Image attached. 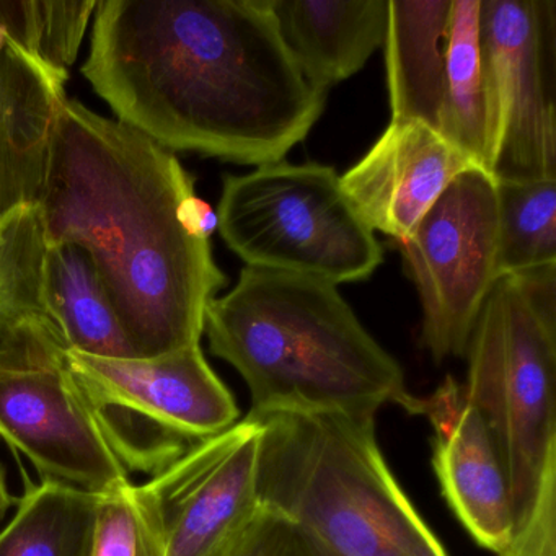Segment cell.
I'll return each instance as SVG.
<instances>
[{"label":"cell","instance_id":"44dd1931","mask_svg":"<svg viewBox=\"0 0 556 556\" xmlns=\"http://www.w3.org/2000/svg\"><path fill=\"white\" fill-rule=\"evenodd\" d=\"M96 8L93 0L0 2V27L41 63L67 73Z\"/></svg>","mask_w":556,"mask_h":556},{"label":"cell","instance_id":"ac0fdd59","mask_svg":"<svg viewBox=\"0 0 556 556\" xmlns=\"http://www.w3.org/2000/svg\"><path fill=\"white\" fill-rule=\"evenodd\" d=\"M41 292L71 351L116 359L136 357L86 249L76 243L47 242Z\"/></svg>","mask_w":556,"mask_h":556},{"label":"cell","instance_id":"5bb4252c","mask_svg":"<svg viewBox=\"0 0 556 556\" xmlns=\"http://www.w3.org/2000/svg\"><path fill=\"white\" fill-rule=\"evenodd\" d=\"M67 79L0 27V219L37 201Z\"/></svg>","mask_w":556,"mask_h":556},{"label":"cell","instance_id":"e0dca14e","mask_svg":"<svg viewBox=\"0 0 556 556\" xmlns=\"http://www.w3.org/2000/svg\"><path fill=\"white\" fill-rule=\"evenodd\" d=\"M438 132L491 174L494 122L481 47L480 0H452Z\"/></svg>","mask_w":556,"mask_h":556},{"label":"cell","instance_id":"2e32d148","mask_svg":"<svg viewBox=\"0 0 556 556\" xmlns=\"http://www.w3.org/2000/svg\"><path fill=\"white\" fill-rule=\"evenodd\" d=\"M452 0H389L386 70L395 122L438 131Z\"/></svg>","mask_w":556,"mask_h":556},{"label":"cell","instance_id":"ba28073f","mask_svg":"<svg viewBox=\"0 0 556 556\" xmlns=\"http://www.w3.org/2000/svg\"><path fill=\"white\" fill-rule=\"evenodd\" d=\"M48 314L0 318V435L43 480L103 494L128 483L70 366Z\"/></svg>","mask_w":556,"mask_h":556},{"label":"cell","instance_id":"6da1fadb","mask_svg":"<svg viewBox=\"0 0 556 556\" xmlns=\"http://www.w3.org/2000/svg\"><path fill=\"white\" fill-rule=\"evenodd\" d=\"M83 74L118 122L162 148L255 167L285 161L327 103L271 0H102Z\"/></svg>","mask_w":556,"mask_h":556},{"label":"cell","instance_id":"52a82bcc","mask_svg":"<svg viewBox=\"0 0 556 556\" xmlns=\"http://www.w3.org/2000/svg\"><path fill=\"white\" fill-rule=\"evenodd\" d=\"M70 366L128 473L154 477L239 419L232 393L207 363L201 344L126 359L70 351Z\"/></svg>","mask_w":556,"mask_h":556},{"label":"cell","instance_id":"4fadbf2b","mask_svg":"<svg viewBox=\"0 0 556 556\" xmlns=\"http://www.w3.org/2000/svg\"><path fill=\"white\" fill-rule=\"evenodd\" d=\"M471 167L478 165L435 129L392 119L340 181L364 223L400 243L408 239L451 181Z\"/></svg>","mask_w":556,"mask_h":556},{"label":"cell","instance_id":"7c38bea8","mask_svg":"<svg viewBox=\"0 0 556 556\" xmlns=\"http://www.w3.org/2000/svg\"><path fill=\"white\" fill-rule=\"evenodd\" d=\"M409 413L434 429L432 467L442 496L483 548L500 553L514 530L506 470L484 416L467 402L454 377L429 396H415Z\"/></svg>","mask_w":556,"mask_h":556},{"label":"cell","instance_id":"8fae6325","mask_svg":"<svg viewBox=\"0 0 556 556\" xmlns=\"http://www.w3.org/2000/svg\"><path fill=\"white\" fill-rule=\"evenodd\" d=\"M260 434L247 416L139 484L165 556H227L260 509Z\"/></svg>","mask_w":556,"mask_h":556},{"label":"cell","instance_id":"9a60e30c","mask_svg":"<svg viewBox=\"0 0 556 556\" xmlns=\"http://www.w3.org/2000/svg\"><path fill=\"white\" fill-rule=\"evenodd\" d=\"M271 11L302 76L328 93L382 47L389 0H271Z\"/></svg>","mask_w":556,"mask_h":556},{"label":"cell","instance_id":"d4e9b609","mask_svg":"<svg viewBox=\"0 0 556 556\" xmlns=\"http://www.w3.org/2000/svg\"><path fill=\"white\" fill-rule=\"evenodd\" d=\"M18 497L9 490L8 471L0 465V527L4 523L5 517L11 513L12 507L17 506Z\"/></svg>","mask_w":556,"mask_h":556},{"label":"cell","instance_id":"603a6c76","mask_svg":"<svg viewBox=\"0 0 556 556\" xmlns=\"http://www.w3.org/2000/svg\"><path fill=\"white\" fill-rule=\"evenodd\" d=\"M227 556H341L298 523L260 507Z\"/></svg>","mask_w":556,"mask_h":556},{"label":"cell","instance_id":"9c48e42d","mask_svg":"<svg viewBox=\"0 0 556 556\" xmlns=\"http://www.w3.org/2000/svg\"><path fill=\"white\" fill-rule=\"evenodd\" d=\"M422 311L421 343L435 364L465 356L484 299L500 278L493 175L467 168L399 243Z\"/></svg>","mask_w":556,"mask_h":556},{"label":"cell","instance_id":"30bf717a","mask_svg":"<svg viewBox=\"0 0 556 556\" xmlns=\"http://www.w3.org/2000/svg\"><path fill=\"white\" fill-rule=\"evenodd\" d=\"M496 181L556 180V2L480 0Z\"/></svg>","mask_w":556,"mask_h":556},{"label":"cell","instance_id":"3957f363","mask_svg":"<svg viewBox=\"0 0 556 556\" xmlns=\"http://www.w3.org/2000/svg\"><path fill=\"white\" fill-rule=\"evenodd\" d=\"M203 334L249 386V415L412 408L400 364L324 279L245 266L207 304Z\"/></svg>","mask_w":556,"mask_h":556},{"label":"cell","instance_id":"d6986e66","mask_svg":"<svg viewBox=\"0 0 556 556\" xmlns=\"http://www.w3.org/2000/svg\"><path fill=\"white\" fill-rule=\"evenodd\" d=\"M97 496L51 480L31 484L0 529V556H89Z\"/></svg>","mask_w":556,"mask_h":556},{"label":"cell","instance_id":"277c9868","mask_svg":"<svg viewBox=\"0 0 556 556\" xmlns=\"http://www.w3.org/2000/svg\"><path fill=\"white\" fill-rule=\"evenodd\" d=\"M262 426V509L308 530L341 556H448L383 458L376 416L249 415Z\"/></svg>","mask_w":556,"mask_h":556},{"label":"cell","instance_id":"7402d4cb","mask_svg":"<svg viewBox=\"0 0 556 556\" xmlns=\"http://www.w3.org/2000/svg\"><path fill=\"white\" fill-rule=\"evenodd\" d=\"M89 556H165L139 484L128 481L97 496Z\"/></svg>","mask_w":556,"mask_h":556},{"label":"cell","instance_id":"cb8c5ba5","mask_svg":"<svg viewBox=\"0 0 556 556\" xmlns=\"http://www.w3.org/2000/svg\"><path fill=\"white\" fill-rule=\"evenodd\" d=\"M500 556H556V448L546 458L535 497Z\"/></svg>","mask_w":556,"mask_h":556},{"label":"cell","instance_id":"ffe728a7","mask_svg":"<svg viewBox=\"0 0 556 556\" xmlns=\"http://www.w3.org/2000/svg\"><path fill=\"white\" fill-rule=\"evenodd\" d=\"M501 276L556 265V180L496 181Z\"/></svg>","mask_w":556,"mask_h":556},{"label":"cell","instance_id":"5b68a950","mask_svg":"<svg viewBox=\"0 0 556 556\" xmlns=\"http://www.w3.org/2000/svg\"><path fill=\"white\" fill-rule=\"evenodd\" d=\"M465 357L462 389L493 432L516 526L556 448V265L497 278Z\"/></svg>","mask_w":556,"mask_h":556},{"label":"cell","instance_id":"7a4b0ae2","mask_svg":"<svg viewBox=\"0 0 556 556\" xmlns=\"http://www.w3.org/2000/svg\"><path fill=\"white\" fill-rule=\"evenodd\" d=\"M35 206L48 243L90 253L136 357L201 343L227 278L193 177L172 151L66 97Z\"/></svg>","mask_w":556,"mask_h":556},{"label":"cell","instance_id":"8992f818","mask_svg":"<svg viewBox=\"0 0 556 556\" xmlns=\"http://www.w3.org/2000/svg\"><path fill=\"white\" fill-rule=\"evenodd\" d=\"M226 245L252 268L294 273L331 285L366 281L383 260L376 232L364 223L327 165H262L227 175L217 206Z\"/></svg>","mask_w":556,"mask_h":556}]
</instances>
